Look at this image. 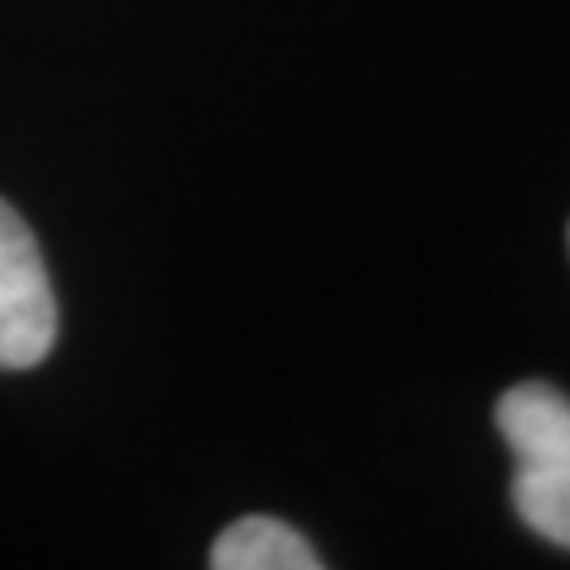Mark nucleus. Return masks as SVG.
I'll return each mask as SVG.
<instances>
[{
	"label": "nucleus",
	"instance_id": "obj_1",
	"mask_svg": "<svg viewBox=\"0 0 570 570\" xmlns=\"http://www.w3.org/2000/svg\"><path fill=\"white\" fill-rule=\"evenodd\" d=\"M60 330L51 275L39 242L13 207L0 199V367L21 372L47 360Z\"/></svg>",
	"mask_w": 570,
	"mask_h": 570
},
{
	"label": "nucleus",
	"instance_id": "obj_2",
	"mask_svg": "<svg viewBox=\"0 0 570 570\" xmlns=\"http://www.w3.org/2000/svg\"><path fill=\"white\" fill-rule=\"evenodd\" d=\"M494 428L515 465L570 461V397L546 381L511 385L494 406Z\"/></svg>",
	"mask_w": 570,
	"mask_h": 570
},
{
	"label": "nucleus",
	"instance_id": "obj_3",
	"mask_svg": "<svg viewBox=\"0 0 570 570\" xmlns=\"http://www.w3.org/2000/svg\"><path fill=\"white\" fill-rule=\"evenodd\" d=\"M207 562L216 570H322V558L313 553V546L275 515L233 520L216 537Z\"/></svg>",
	"mask_w": 570,
	"mask_h": 570
},
{
	"label": "nucleus",
	"instance_id": "obj_4",
	"mask_svg": "<svg viewBox=\"0 0 570 570\" xmlns=\"http://www.w3.org/2000/svg\"><path fill=\"white\" fill-rule=\"evenodd\" d=\"M511 508L541 541L570 550V461L553 465H515Z\"/></svg>",
	"mask_w": 570,
	"mask_h": 570
}]
</instances>
